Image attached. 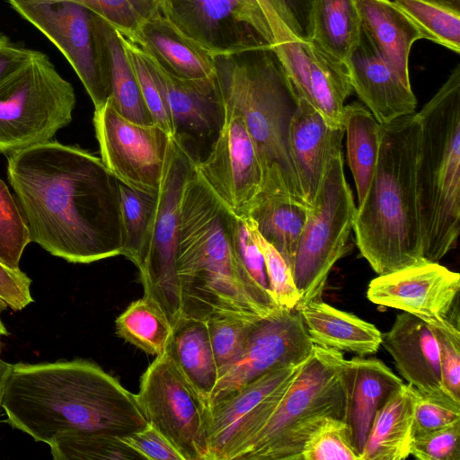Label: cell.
Returning a JSON list of instances; mask_svg holds the SVG:
<instances>
[{"mask_svg":"<svg viewBox=\"0 0 460 460\" xmlns=\"http://www.w3.org/2000/svg\"><path fill=\"white\" fill-rule=\"evenodd\" d=\"M7 162L31 242L73 263L121 255L118 180L100 157L48 141Z\"/></svg>","mask_w":460,"mask_h":460,"instance_id":"6da1fadb","label":"cell"},{"mask_svg":"<svg viewBox=\"0 0 460 460\" xmlns=\"http://www.w3.org/2000/svg\"><path fill=\"white\" fill-rule=\"evenodd\" d=\"M2 409L11 427L49 446L65 434L122 438L148 426L136 394L82 359L13 365Z\"/></svg>","mask_w":460,"mask_h":460,"instance_id":"7a4b0ae2","label":"cell"},{"mask_svg":"<svg viewBox=\"0 0 460 460\" xmlns=\"http://www.w3.org/2000/svg\"><path fill=\"white\" fill-rule=\"evenodd\" d=\"M234 217L194 166L180 206L176 273L181 317L206 321L227 313L264 318L280 309L270 294L252 279L237 256Z\"/></svg>","mask_w":460,"mask_h":460,"instance_id":"3957f363","label":"cell"},{"mask_svg":"<svg viewBox=\"0 0 460 460\" xmlns=\"http://www.w3.org/2000/svg\"><path fill=\"white\" fill-rule=\"evenodd\" d=\"M420 130L416 112L381 124L377 162L356 209L358 248L378 275L427 261L417 189Z\"/></svg>","mask_w":460,"mask_h":460,"instance_id":"277c9868","label":"cell"},{"mask_svg":"<svg viewBox=\"0 0 460 460\" xmlns=\"http://www.w3.org/2000/svg\"><path fill=\"white\" fill-rule=\"evenodd\" d=\"M214 61L223 103L243 116L255 144L262 170L259 196L306 205L288 145L289 124L301 97L272 45L214 56Z\"/></svg>","mask_w":460,"mask_h":460,"instance_id":"5b68a950","label":"cell"},{"mask_svg":"<svg viewBox=\"0 0 460 460\" xmlns=\"http://www.w3.org/2000/svg\"><path fill=\"white\" fill-rule=\"evenodd\" d=\"M420 221L425 260L455 248L460 222V65L418 112Z\"/></svg>","mask_w":460,"mask_h":460,"instance_id":"8992f818","label":"cell"},{"mask_svg":"<svg viewBox=\"0 0 460 460\" xmlns=\"http://www.w3.org/2000/svg\"><path fill=\"white\" fill-rule=\"evenodd\" d=\"M343 354L314 345L278 406L239 460H301L307 439L329 419H343Z\"/></svg>","mask_w":460,"mask_h":460,"instance_id":"52a82bcc","label":"cell"},{"mask_svg":"<svg viewBox=\"0 0 460 460\" xmlns=\"http://www.w3.org/2000/svg\"><path fill=\"white\" fill-rule=\"evenodd\" d=\"M75 94L40 51L0 83V154L50 141L72 120Z\"/></svg>","mask_w":460,"mask_h":460,"instance_id":"ba28073f","label":"cell"},{"mask_svg":"<svg viewBox=\"0 0 460 460\" xmlns=\"http://www.w3.org/2000/svg\"><path fill=\"white\" fill-rule=\"evenodd\" d=\"M356 209L341 151L328 164L295 252L291 271L300 294L296 309L323 300L329 273L345 252Z\"/></svg>","mask_w":460,"mask_h":460,"instance_id":"9c48e42d","label":"cell"},{"mask_svg":"<svg viewBox=\"0 0 460 460\" xmlns=\"http://www.w3.org/2000/svg\"><path fill=\"white\" fill-rule=\"evenodd\" d=\"M195 162L190 150L172 136L151 225L136 264L144 295L161 306L172 325L181 317V295L176 273L180 206L185 183Z\"/></svg>","mask_w":460,"mask_h":460,"instance_id":"30bf717a","label":"cell"},{"mask_svg":"<svg viewBox=\"0 0 460 460\" xmlns=\"http://www.w3.org/2000/svg\"><path fill=\"white\" fill-rule=\"evenodd\" d=\"M5 1L61 51L84 84L94 110L101 108L111 95L101 17L72 2Z\"/></svg>","mask_w":460,"mask_h":460,"instance_id":"8fae6325","label":"cell"},{"mask_svg":"<svg viewBox=\"0 0 460 460\" xmlns=\"http://www.w3.org/2000/svg\"><path fill=\"white\" fill-rule=\"evenodd\" d=\"M136 396L148 424L183 460H208V406L166 353L143 373Z\"/></svg>","mask_w":460,"mask_h":460,"instance_id":"7c38bea8","label":"cell"},{"mask_svg":"<svg viewBox=\"0 0 460 460\" xmlns=\"http://www.w3.org/2000/svg\"><path fill=\"white\" fill-rule=\"evenodd\" d=\"M159 12L213 57L275 43L259 0H159Z\"/></svg>","mask_w":460,"mask_h":460,"instance_id":"4fadbf2b","label":"cell"},{"mask_svg":"<svg viewBox=\"0 0 460 460\" xmlns=\"http://www.w3.org/2000/svg\"><path fill=\"white\" fill-rule=\"evenodd\" d=\"M101 159L119 181L157 193L172 137L156 124L142 125L122 116L110 98L94 110Z\"/></svg>","mask_w":460,"mask_h":460,"instance_id":"5bb4252c","label":"cell"},{"mask_svg":"<svg viewBox=\"0 0 460 460\" xmlns=\"http://www.w3.org/2000/svg\"><path fill=\"white\" fill-rule=\"evenodd\" d=\"M223 102V101H222ZM218 135L195 168L221 201L237 217L247 215L262 189L258 152L243 116L223 103Z\"/></svg>","mask_w":460,"mask_h":460,"instance_id":"9a60e30c","label":"cell"},{"mask_svg":"<svg viewBox=\"0 0 460 460\" xmlns=\"http://www.w3.org/2000/svg\"><path fill=\"white\" fill-rule=\"evenodd\" d=\"M313 347L296 310L280 308L260 319L240 356L218 377L208 401V409L270 371L299 366Z\"/></svg>","mask_w":460,"mask_h":460,"instance_id":"2e32d148","label":"cell"},{"mask_svg":"<svg viewBox=\"0 0 460 460\" xmlns=\"http://www.w3.org/2000/svg\"><path fill=\"white\" fill-rule=\"evenodd\" d=\"M299 366L270 371L209 408L208 460L238 458L278 406Z\"/></svg>","mask_w":460,"mask_h":460,"instance_id":"e0dca14e","label":"cell"},{"mask_svg":"<svg viewBox=\"0 0 460 460\" xmlns=\"http://www.w3.org/2000/svg\"><path fill=\"white\" fill-rule=\"evenodd\" d=\"M272 48L299 97L309 102L329 126L344 128L345 101L352 93L345 63L313 40L291 35L276 40Z\"/></svg>","mask_w":460,"mask_h":460,"instance_id":"ac0fdd59","label":"cell"},{"mask_svg":"<svg viewBox=\"0 0 460 460\" xmlns=\"http://www.w3.org/2000/svg\"><path fill=\"white\" fill-rule=\"evenodd\" d=\"M460 275L425 261L402 270L378 275L367 288L373 304L401 310L425 322L448 318L458 305Z\"/></svg>","mask_w":460,"mask_h":460,"instance_id":"d6986e66","label":"cell"},{"mask_svg":"<svg viewBox=\"0 0 460 460\" xmlns=\"http://www.w3.org/2000/svg\"><path fill=\"white\" fill-rule=\"evenodd\" d=\"M146 56L169 111L173 137L181 140L197 160L199 147L208 145L209 148L223 124L224 107L217 77L179 78L164 71L147 54Z\"/></svg>","mask_w":460,"mask_h":460,"instance_id":"ffe728a7","label":"cell"},{"mask_svg":"<svg viewBox=\"0 0 460 460\" xmlns=\"http://www.w3.org/2000/svg\"><path fill=\"white\" fill-rule=\"evenodd\" d=\"M345 65L352 91L380 124L415 112L417 99L411 86L382 58L363 31Z\"/></svg>","mask_w":460,"mask_h":460,"instance_id":"44dd1931","label":"cell"},{"mask_svg":"<svg viewBox=\"0 0 460 460\" xmlns=\"http://www.w3.org/2000/svg\"><path fill=\"white\" fill-rule=\"evenodd\" d=\"M381 345L401 376L420 394L454 399L443 386L438 344L428 323L402 312L383 333Z\"/></svg>","mask_w":460,"mask_h":460,"instance_id":"7402d4cb","label":"cell"},{"mask_svg":"<svg viewBox=\"0 0 460 460\" xmlns=\"http://www.w3.org/2000/svg\"><path fill=\"white\" fill-rule=\"evenodd\" d=\"M344 128L329 126L322 114L300 98L289 124L288 145L304 199L313 204L332 158L341 151Z\"/></svg>","mask_w":460,"mask_h":460,"instance_id":"603a6c76","label":"cell"},{"mask_svg":"<svg viewBox=\"0 0 460 460\" xmlns=\"http://www.w3.org/2000/svg\"><path fill=\"white\" fill-rule=\"evenodd\" d=\"M342 381L345 391L342 420L361 456L376 412L403 382L383 361L360 356L344 360Z\"/></svg>","mask_w":460,"mask_h":460,"instance_id":"cb8c5ba5","label":"cell"},{"mask_svg":"<svg viewBox=\"0 0 460 460\" xmlns=\"http://www.w3.org/2000/svg\"><path fill=\"white\" fill-rule=\"evenodd\" d=\"M128 39L176 77L199 79L216 75L214 57L177 31L159 10Z\"/></svg>","mask_w":460,"mask_h":460,"instance_id":"d4e9b609","label":"cell"},{"mask_svg":"<svg viewBox=\"0 0 460 460\" xmlns=\"http://www.w3.org/2000/svg\"><path fill=\"white\" fill-rule=\"evenodd\" d=\"M361 29L382 58L411 86L409 56L424 39L418 26L391 0H355Z\"/></svg>","mask_w":460,"mask_h":460,"instance_id":"484cf974","label":"cell"},{"mask_svg":"<svg viewBox=\"0 0 460 460\" xmlns=\"http://www.w3.org/2000/svg\"><path fill=\"white\" fill-rule=\"evenodd\" d=\"M296 310L314 345L363 357L375 354L382 344L383 333L373 323L323 300L308 303Z\"/></svg>","mask_w":460,"mask_h":460,"instance_id":"4316f807","label":"cell"},{"mask_svg":"<svg viewBox=\"0 0 460 460\" xmlns=\"http://www.w3.org/2000/svg\"><path fill=\"white\" fill-rule=\"evenodd\" d=\"M418 391L404 384L377 410L361 460H402L410 456L413 410Z\"/></svg>","mask_w":460,"mask_h":460,"instance_id":"83f0119b","label":"cell"},{"mask_svg":"<svg viewBox=\"0 0 460 460\" xmlns=\"http://www.w3.org/2000/svg\"><path fill=\"white\" fill-rule=\"evenodd\" d=\"M165 353L208 404L219 374L206 321L180 317Z\"/></svg>","mask_w":460,"mask_h":460,"instance_id":"f1b7e54d","label":"cell"},{"mask_svg":"<svg viewBox=\"0 0 460 460\" xmlns=\"http://www.w3.org/2000/svg\"><path fill=\"white\" fill-rule=\"evenodd\" d=\"M343 126L347 135V161L359 204L367 193L377 162L381 124L365 105L354 102L344 107Z\"/></svg>","mask_w":460,"mask_h":460,"instance_id":"f546056e","label":"cell"},{"mask_svg":"<svg viewBox=\"0 0 460 460\" xmlns=\"http://www.w3.org/2000/svg\"><path fill=\"white\" fill-rule=\"evenodd\" d=\"M309 208L287 199L259 196L247 214L290 268Z\"/></svg>","mask_w":460,"mask_h":460,"instance_id":"4dcf8cb0","label":"cell"},{"mask_svg":"<svg viewBox=\"0 0 460 460\" xmlns=\"http://www.w3.org/2000/svg\"><path fill=\"white\" fill-rule=\"evenodd\" d=\"M355 0H314L311 40L345 63L361 36Z\"/></svg>","mask_w":460,"mask_h":460,"instance_id":"1f68e13d","label":"cell"},{"mask_svg":"<svg viewBox=\"0 0 460 460\" xmlns=\"http://www.w3.org/2000/svg\"><path fill=\"white\" fill-rule=\"evenodd\" d=\"M101 23L109 58L111 99L115 108L122 116L135 123L155 124L145 103L119 32L102 17Z\"/></svg>","mask_w":460,"mask_h":460,"instance_id":"d6a6232c","label":"cell"},{"mask_svg":"<svg viewBox=\"0 0 460 460\" xmlns=\"http://www.w3.org/2000/svg\"><path fill=\"white\" fill-rule=\"evenodd\" d=\"M115 326L118 336L155 357L166 352L172 332V324L164 310L145 295L128 305L117 317Z\"/></svg>","mask_w":460,"mask_h":460,"instance_id":"836d02e7","label":"cell"},{"mask_svg":"<svg viewBox=\"0 0 460 460\" xmlns=\"http://www.w3.org/2000/svg\"><path fill=\"white\" fill-rule=\"evenodd\" d=\"M424 39L460 53V0H394Z\"/></svg>","mask_w":460,"mask_h":460,"instance_id":"e575fe53","label":"cell"},{"mask_svg":"<svg viewBox=\"0 0 460 460\" xmlns=\"http://www.w3.org/2000/svg\"><path fill=\"white\" fill-rule=\"evenodd\" d=\"M123 248L121 255L137 263L154 215L156 194L118 180Z\"/></svg>","mask_w":460,"mask_h":460,"instance_id":"d590c367","label":"cell"},{"mask_svg":"<svg viewBox=\"0 0 460 460\" xmlns=\"http://www.w3.org/2000/svg\"><path fill=\"white\" fill-rule=\"evenodd\" d=\"M49 448L56 460H143L120 438L102 434H65L56 438Z\"/></svg>","mask_w":460,"mask_h":460,"instance_id":"8d00e7d4","label":"cell"},{"mask_svg":"<svg viewBox=\"0 0 460 460\" xmlns=\"http://www.w3.org/2000/svg\"><path fill=\"white\" fill-rule=\"evenodd\" d=\"M260 319L221 313L206 320L219 376L240 356Z\"/></svg>","mask_w":460,"mask_h":460,"instance_id":"74e56055","label":"cell"},{"mask_svg":"<svg viewBox=\"0 0 460 460\" xmlns=\"http://www.w3.org/2000/svg\"><path fill=\"white\" fill-rule=\"evenodd\" d=\"M66 1L99 15L121 35L131 38L141 24L159 10V0H29Z\"/></svg>","mask_w":460,"mask_h":460,"instance_id":"f35d334b","label":"cell"},{"mask_svg":"<svg viewBox=\"0 0 460 460\" xmlns=\"http://www.w3.org/2000/svg\"><path fill=\"white\" fill-rule=\"evenodd\" d=\"M245 217L249 230L264 259L271 297L279 307L295 310L300 302V294L295 285L290 266L278 250L261 234L254 220L249 215Z\"/></svg>","mask_w":460,"mask_h":460,"instance_id":"ab89813d","label":"cell"},{"mask_svg":"<svg viewBox=\"0 0 460 460\" xmlns=\"http://www.w3.org/2000/svg\"><path fill=\"white\" fill-rule=\"evenodd\" d=\"M31 243L26 222L5 183L0 179V262L18 270L22 252Z\"/></svg>","mask_w":460,"mask_h":460,"instance_id":"60d3db41","label":"cell"},{"mask_svg":"<svg viewBox=\"0 0 460 460\" xmlns=\"http://www.w3.org/2000/svg\"><path fill=\"white\" fill-rule=\"evenodd\" d=\"M431 327L439 349L442 383L447 393L460 402V329L456 305L448 318L426 322Z\"/></svg>","mask_w":460,"mask_h":460,"instance_id":"b9f144b4","label":"cell"},{"mask_svg":"<svg viewBox=\"0 0 460 460\" xmlns=\"http://www.w3.org/2000/svg\"><path fill=\"white\" fill-rule=\"evenodd\" d=\"M343 420H327L305 442L301 460H360Z\"/></svg>","mask_w":460,"mask_h":460,"instance_id":"7bdbcfd3","label":"cell"},{"mask_svg":"<svg viewBox=\"0 0 460 460\" xmlns=\"http://www.w3.org/2000/svg\"><path fill=\"white\" fill-rule=\"evenodd\" d=\"M120 34V33H119ZM125 51L133 67L145 103L154 123L171 136L173 126L163 94L155 82L148 59L139 46L121 35Z\"/></svg>","mask_w":460,"mask_h":460,"instance_id":"ee69618b","label":"cell"},{"mask_svg":"<svg viewBox=\"0 0 460 460\" xmlns=\"http://www.w3.org/2000/svg\"><path fill=\"white\" fill-rule=\"evenodd\" d=\"M275 41L291 35L299 40L313 36L314 0H262Z\"/></svg>","mask_w":460,"mask_h":460,"instance_id":"f6af8a7d","label":"cell"},{"mask_svg":"<svg viewBox=\"0 0 460 460\" xmlns=\"http://www.w3.org/2000/svg\"><path fill=\"white\" fill-rule=\"evenodd\" d=\"M460 422V402L452 398L422 395L414 403L411 437L417 438Z\"/></svg>","mask_w":460,"mask_h":460,"instance_id":"bcb514c9","label":"cell"},{"mask_svg":"<svg viewBox=\"0 0 460 460\" xmlns=\"http://www.w3.org/2000/svg\"><path fill=\"white\" fill-rule=\"evenodd\" d=\"M460 422L413 438L410 455L420 460H460Z\"/></svg>","mask_w":460,"mask_h":460,"instance_id":"7dc6e473","label":"cell"},{"mask_svg":"<svg viewBox=\"0 0 460 460\" xmlns=\"http://www.w3.org/2000/svg\"><path fill=\"white\" fill-rule=\"evenodd\" d=\"M233 241L237 256L244 270L261 288L270 293L264 259L249 230L245 215L234 217Z\"/></svg>","mask_w":460,"mask_h":460,"instance_id":"c3c4849f","label":"cell"},{"mask_svg":"<svg viewBox=\"0 0 460 460\" xmlns=\"http://www.w3.org/2000/svg\"><path fill=\"white\" fill-rule=\"evenodd\" d=\"M143 460H183L172 445L154 427L148 426L121 438Z\"/></svg>","mask_w":460,"mask_h":460,"instance_id":"681fc988","label":"cell"},{"mask_svg":"<svg viewBox=\"0 0 460 460\" xmlns=\"http://www.w3.org/2000/svg\"><path fill=\"white\" fill-rule=\"evenodd\" d=\"M31 279L20 269L13 270L0 262V308L20 311L33 302Z\"/></svg>","mask_w":460,"mask_h":460,"instance_id":"f907efd6","label":"cell"},{"mask_svg":"<svg viewBox=\"0 0 460 460\" xmlns=\"http://www.w3.org/2000/svg\"><path fill=\"white\" fill-rule=\"evenodd\" d=\"M33 50L15 45L8 36L0 33V83L22 67Z\"/></svg>","mask_w":460,"mask_h":460,"instance_id":"816d5d0a","label":"cell"},{"mask_svg":"<svg viewBox=\"0 0 460 460\" xmlns=\"http://www.w3.org/2000/svg\"><path fill=\"white\" fill-rule=\"evenodd\" d=\"M12 367L13 364H9L0 359V409L2 408V402L4 398L6 381L12 370Z\"/></svg>","mask_w":460,"mask_h":460,"instance_id":"f5cc1de1","label":"cell"},{"mask_svg":"<svg viewBox=\"0 0 460 460\" xmlns=\"http://www.w3.org/2000/svg\"><path fill=\"white\" fill-rule=\"evenodd\" d=\"M0 310H1V308H0ZM5 335H8V332L0 319V338L2 336H5Z\"/></svg>","mask_w":460,"mask_h":460,"instance_id":"db71d44e","label":"cell"},{"mask_svg":"<svg viewBox=\"0 0 460 460\" xmlns=\"http://www.w3.org/2000/svg\"><path fill=\"white\" fill-rule=\"evenodd\" d=\"M259 1H260V3L261 4V5H262V7H263V9H264V6H263V2H262V0H259ZM264 11H265V9H264ZM265 13H266V12H265Z\"/></svg>","mask_w":460,"mask_h":460,"instance_id":"11a10c76","label":"cell"}]
</instances>
